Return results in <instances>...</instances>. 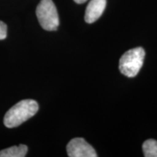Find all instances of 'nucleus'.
<instances>
[{"instance_id": "nucleus-1", "label": "nucleus", "mask_w": 157, "mask_h": 157, "mask_svg": "<svg viewBox=\"0 0 157 157\" xmlns=\"http://www.w3.org/2000/svg\"><path fill=\"white\" fill-rule=\"evenodd\" d=\"M39 105L34 100H23L13 105L5 113L4 124L8 128L18 127L36 114Z\"/></svg>"}, {"instance_id": "nucleus-2", "label": "nucleus", "mask_w": 157, "mask_h": 157, "mask_svg": "<svg viewBox=\"0 0 157 157\" xmlns=\"http://www.w3.org/2000/svg\"><path fill=\"white\" fill-rule=\"evenodd\" d=\"M145 50L136 48L127 51L119 60V71L129 78L135 77L142 68L144 60Z\"/></svg>"}, {"instance_id": "nucleus-3", "label": "nucleus", "mask_w": 157, "mask_h": 157, "mask_svg": "<svg viewBox=\"0 0 157 157\" xmlns=\"http://www.w3.org/2000/svg\"><path fill=\"white\" fill-rule=\"evenodd\" d=\"M36 14L41 26L46 31H56L59 25V17L56 7L52 0H41Z\"/></svg>"}, {"instance_id": "nucleus-4", "label": "nucleus", "mask_w": 157, "mask_h": 157, "mask_svg": "<svg viewBox=\"0 0 157 157\" xmlns=\"http://www.w3.org/2000/svg\"><path fill=\"white\" fill-rule=\"evenodd\" d=\"M68 156L70 157H97L95 149L82 137L72 139L66 146Z\"/></svg>"}, {"instance_id": "nucleus-5", "label": "nucleus", "mask_w": 157, "mask_h": 157, "mask_svg": "<svg viewBox=\"0 0 157 157\" xmlns=\"http://www.w3.org/2000/svg\"><path fill=\"white\" fill-rule=\"evenodd\" d=\"M106 7V0H91L85 11L84 20L87 23L95 22L103 15Z\"/></svg>"}, {"instance_id": "nucleus-6", "label": "nucleus", "mask_w": 157, "mask_h": 157, "mask_svg": "<svg viewBox=\"0 0 157 157\" xmlns=\"http://www.w3.org/2000/svg\"><path fill=\"white\" fill-rule=\"evenodd\" d=\"M27 152L28 147L21 144L0 151V157H24Z\"/></svg>"}, {"instance_id": "nucleus-7", "label": "nucleus", "mask_w": 157, "mask_h": 157, "mask_svg": "<svg viewBox=\"0 0 157 157\" xmlns=\"http://www.w3.org/2000/svg\"><path fill=\"white\" fill-rule=\"evenodd\" d=\"M143 151L146 157H157V141L149 139L143 143Z\"/></svg>"}, {"instance_id": "nucleus-8", "label": "nucleus", "mask_w": 157, "mask_h": 157, "mask_svg": "<svg viewBox=\"0 0 157 157\" xmlns=\"http://www.w3.org/2000/svg\"><path fill=\"white\" fill-rule=\"evenodd\" d=\"M7 37V25L2 21H0V40Z\"/></svg>"}, {"instance_id": "nucleus-9", "label": "nucleus", "mask_w": 157, "mask_h": 157, "mask_svg": "<svg viewBox=\"0 0 157 157\" xmlns=\"http://www.w3.org/2000/svg\"><path fill=\"white\" fill-rule=\"evenodd\" d=\"M74 1L76 3H77V4H82V3L86 2H87V0H74Z\"/></svg>"}]
</instances>
